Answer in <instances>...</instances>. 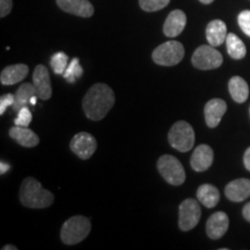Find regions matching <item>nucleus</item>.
<instances>
[{"label": "nucleus", "mask_w": 250, "mask_h": 250, "mask_svg": "<svg viewBox=\"0 0 250 250\" xmlns=\"http://www.w3.org/2000/svg\"><path fill=\"white\" fill-rule=\"evenodd\" d=\"M115 104V94L104 83H95L90 87L83 100L85 115L92 121H101L107 116Z\"/></svg>", "instance_id": "f257e3e1"}, {"label": "nucleus", "mask_w": 250, "mask_h": 250, "mask_svg": "<svg viewBox=\"0 0 250 250\" xmlns=\"http://www.w3.org/2000/svg\"><path fill=\"white\" fill-rule=\"evenodd\" d=\"M20 202L30 208H45L54 203V195L37 180L27 177L20 188Z\"/></svg>", "instance_id": "f03ea898"}, {"label": "nucleus", "mask_w": 250, "mask_h": 250, "mask_svg": "<svg viewBox=\"0 0 250 250\" xmlns=\"http://www.w3.org/2000/svg\"><path fill=\"white\" fill-rule=\"evenodd\" d=\"M90 221L83 215H74L66 220L61 230L62 241L65 245H77L85 240L90 232Z\"/></svg>", "instance_id": "7ed1b4c3"}, {"label": "nucleus", "mask_w": 250, "mask_h": 250, "mask_svg": "<svg viewBox=\"0 0 250 250\" xmlns=\"http://www.w3.org/2000/svg\"><path fill=\"white\" fill-rule=\"evenodd\" d=\"M170 146L179 152H189L195 144V131L184 121L176 122L168 133Z\"/></svg>", "instance_id": "20e7f679"}, {"label": "nucleus", "mask_w": 250, "mask_h": 250, "mask_svg": "<svg viewBox=\"0 0 250 250\" xmlns=\"http://www.w3.org/2000/svg\"><path fill=\"white\" fill-rule=\"evenodd\" d=\"M184 57V46L177 41H168L159 45L152 54L155 64L161 66H174Z\"/></svg>", "instance_id": "39448f33"}, {"label": "nucleus", "mask_w": 250, "mask_h": 250, "mask_svg": "<svg viewBox=\"0 0 250 250\" xmlns=\"http://www.w3.org/2000/svg\"><path fill=\"white\" fill-rule=\"evenodd\" d=\"M158 170L171 186H181L186 181V171L183 166L173 155H162L158 160Z\"/></svg>", "instance_id": "423d86ee"}, {"label": "nucleus", "mask_w": 250, "mask_h": 250, "mask_svg": "<svg viewBox=\"0 0 250 250\" xmlns=\"http://www.w3.org/2000/svg\"><path fill=\"white\" fill-rule=\"evenodd\" d=\"M191 62L193 66L198 70L208 71L221 66L224 58L223 55L217 49H214V46L201 45L193 52Z\"/></svg>", "instance_id": "0eeeda50"}, {"label": "nucleus", "mask_w": 250, "mask_h": 250, "mask_svg": "<svg viewBox=\"0 0 250 250\" xmlns=\"http://www.w3.org/2000/svg\"><path fill=\"white\" fill-rule=\"evenodd\" d=\"M201 206L196 199H186L181 203L179 208V227L183 232L191 230L201 220Z\"/></svg>", "instance_id": "6e6552de"}, {"label": "nucleus", "mask_w": 250, "mask_h": 250, "mask_svg": "<svg viewBox=\"0 0 250 250\" xmlns=\"http://www.w3.org/2000/svg\"><path fill=\"white\" fill-rule=\"evenodd\" d=\"M70 147L74 154L79 156L83 160H88L96 148H98V143L92 134L87 132H79L73 137L70 143Z\"/></svg>", "instance_id": "1a4fd4ad"}, {"label": "nucleus", "mask_w": 250, "mask_h": 250, "mask_svg": "<svg viewBox=\"0 0 250 250\" xmlns=\"http://www.w3.org/2000/svg\"><path fill=\"white\" fill-rule=\"evenodd\" d=\"M33 83L35 86L36 94L41 100H49L52 95L51 81L48 68L44 65H37L33 73Z\"/></svg>", "instance_id": "9d476101"}, {"label": "nucleus", "mask_w": 250, "mask_h": 250, "mask_svg": "<svg viewBox=\"0 0 250 250\" xmlns=\"http://www.w3.org/2000/svg\"><path fill=\"white\" fill-rule=\"evenodd\" d=\"M228 226H229V219L225 212H215L208 218L206 223V233L212 240H218L226 234Z\"/></svg>", "instance_id": "9b49d317"}, {"label": "nucleus", "mask_w": 250, "mask_h": 250, "mask_svg": "<svg viewBox=\"0 0 250 250\" xmlns=\"http://www.w3.org/2000/svg\"><path fill=\"white\" fill-rule=\"evenodd\" d=\"M227 110V104L221 99H212L205 104L204 115L206 125L211 129L217 127L221 122V118Z\"/></svg>", "instance_id": "f8f14e48"}, {"label": "nucleus", "mask_w": 250, "mask_h": 250, "mask_svg": "<svg viewBox=\"0 0 250 250\" xmlns=\"http://www.w3.org/2000/svg\"><path fill=\"white\" fill-rule=\"evenodd\" d=\"M213 149H212L208 145L197 146L195 151L192 153L191 160H190V165H191L192 169L195 171H205L212 166L213 162Z\"/></svg>", "instance_id": "ddd939ff"}, {"label": "nucleus", "mask_w": 250, "mask_h": 250, "mask_svg": "<svg viewBox=\"0 0 250 250\" xmlns=\"http://www.w3.org/2000/svg\"><path fill=\"white\" fill-rule=\"evenodd\" d=\"M58 7L66 13L81 18H90L94 14V7L88 0H56Z\"/></svg>", "instance_id": "4468645a"}, {"label": "nucleus", "mask_w": 250, "mask_h": 250, "mask_svg": "<svg viewBox=\"0 0 250 250\" xmlns=\"http://www.w3.org/2000/svg\"><path fill=\"white\" fill-rule=\"evenodd\" d=\"M187 24V15L181 9H175L170 12L167 19H166L164 24V33L167 37L179 36L181 33L184 30Z\"/></svg>", "instance_id": "2eb2a0df"}, {"label": "nucleus", "mask_w": 250, "mask_h": 250, "mask_svg": "<svg viewBox=\"0 0 250 250\" xmlns=\"http://www.w3.org/2000/svg\"><path fill=\"white\" fill-rule=\"evenodd\" d=\"M225 195L232 202H243L250 197V180L237 179L229 182L225 188Z\"/></svg>", "instance_id": "dca6fc26"}, {"label": "nucleus", "mask_w": 250, "mask_h": 250, "mask_svg": "<svg viewBox=\"0 0 250 250\" xmlns=\"http://www.w3.org/2000/svg\"><path fill=\"white\" fill-rule=\"evenodd\" d=\"M29 73V67L24 64H15L5 67L0 76V83L5 86L15 85L22 81Z\"/></svg>", "instance_id": "f3484780"}, {"label": "nucleus", "mask_w": 250, "mask_h": 250, "mask_svg": "<svg viewBox=\"0 0 250 250\" xmlns=\"http://www.w3.org/2000/svg\"><path fill=\"white\" fill-rule=\"evenodd\" d=\"M9 136L23 147H35L40 143L37 134L33 130L28 129V126H18V125H15L9 130Z\"/></svg>", "instance_id": "a211bd4d"}, {"label": "nucleus", "mask_w": 250, "mask_h": 250, "mask_svg": "<svg viewBox=\"0 0 250 250\" xmlns=\"http://www.w3.org/2000/svg\"><path fill=\"white\" fill-rule=\"evenodd\" d=\"M227 35V27L221 20L211 21L206 27V39H208V44L214 48L226 42Z\"/></svg>", "instance_id": "6ab92c4d"}, {"label": "nucleus", "mask_w": 250, "mask_h": 250, "mask_svg": "<svg viewBox=\"0 0 250 250\" xmlns=\"http://www.w3.org/2000/svg\"><path fill=\"white\" fill-rule=\"evenodd\" d=\"M197 199L208 208H212L220 201V193L212 184H203L197 190Z\"/></svg>", "instance_id": "aec40b11"}, {"label": "nucleus", "mask_w": 250, "mask_h": 250, "mask_svg": "<svg viewBox=\"0 0 250 250\" xmlns=\"http://www.w3.org/2000/svg\"><path fill=\"white\" fill-rule=\"evenodd\" d=\"M228 90L234 101L237 103H243L247 101L249 96L248 83L241 77H233L228 83Z\"/></svg>", "instance_id": "412c9836"}, {"label": "nucleus", "mask_w": 250, "mask_h": 250, "mask_svg": "<svg viewBox=\"0 0 250 250\" xmlns=\"http://www.w3.org/2000/svg\"><path fill=\"white\" fill-rule=\"evenodd\" d=\"M34 95H37L36 89L34 83H24L19 87V89L15 93V103L13 105L14 111H19L21 108L27 107L30 103V99Z\"/></svg>", "instance_id": "4be33fe9"}, {"label": "nucleus", "mask_w": 250, "mask_h": 250, "mask_svg": "<svg viewBox=\"0 0 250 250\" xmlns=\"http://www.w3.org/2000/svg\"><path fill=\"white\" fill-rule=\"evenodd\" d=\"M227 52L233 59H242L246 57L247 49L245 43L237 37L235 34L229 33L226 39Z\"/></svg>", "instance_id": "5701e85b"}, {"label": "nucleus", "mask_w": 250, "mask_h": 250, "mask_svg": "<svg viewBox=\"0 0 250 250\" xmlns=\"http://www.w3.org/2000/svg\"><path fill=\"white\" fill-rule=\"evenodd\" d=\"M83 73V67H81L79 59L73 58L70 62V64H68L66 70H65L62 77L66 79L67 83H74L78 79H79V78H81Z\"/></svg>", "instance_id": "b1692460"}, {"label": "nucleus", "mask_w": 250, "mask_h": 250, "mask_svg": "<svg viewBox=\"0 0 250 250\" xmlns=\"http://www.w3.org/2000/svg\"><path fill=\"white\" fill-rule=\"evenodd\" d=\"M50 64H51L52 70L56 74H61L62 76L64 74L65 70H66L68 66V57L66 54L64 52H56L55 55H52L51 61H50Z\"/></svg>", "instance_id": "393cba45"}, {"label": "nucleus", "mask_w": 250, "mask_h": 250, "mask_svg": "<svg viewBox=\"0 0 250 250\" xmlns=\"http://www.w3.org/2000/svg\"><path fill=\"white\" fill-rule=\"evenodd\" d=\"M170 0H139V5L145 12H156L165 8Z\"/></svg>", "instance_id": "a878e982"}, {"label": "nucleus", "mask_w": 250, "mask_h": 250, "mask_svg": "<svg viewBox=\"0 0 250 250\" xmlns=\"http://www.w3.org/2000/svg\"><path fill=\"white\" fill-rule=\"evenodd\" d=\"M31 120H33L31 111L27 107H24L18 111V116L15 118L14 124L18 125V126H28L30 124Z\"/></svg>", "instance_id": "bb28decb"}, {"label": "nucleus", "mask_w": 250, "mask_h": 250, "mask_svg": "<svg viewBox=\"0 0 250 250\" xmlns=\"http://www.w3.org/2000/svg\"><path fill=\"white\" fill-rule=\"evenodd\" d=\"M237 22L243 33L250 37V11H242L237 17Z\"/></svg>", "instance_id": "cd10ccee"}, {"label": "nucleus", "mask_w": 250, "mask_h": 250, "mask_svg": "<svg viewBox=\"0 0 250 250\" xmlns=\"http://www.w3.org/2000/svg\"><path fill=\"white\" fill-rule=\"evenodd\" d=\"M15 103V95L13 94H6L0 99V115H4L6 109L8 107L13 108Z\"/></svg>", "instance_id": "c85d7f7f"}, {"label": "nucleus", "mask_w": 250, "mask_h": 250, "mask_svg": "<svg viewBox=\"0 0 250 250\" xmlns=\"http://www.w3.org/2000/svg\"><path fill=\"white\" fill-rule=\"evenodd\" d=\"M12 7H13V1L12 0H0V17H7L11 13Z\"/></svg>", "instance_id": "c756f323"}, {"label": "nucleus", "mask_w": 250, "mask_h": 250, "mask_svg": "<svg viewBox=\"0 0 250 250\" xmlns=\"http://www.w3.org/2000/svg\"><path fill=\"white\" fill-rule=\"evenodd\" d=\"M243 164H245V167L247 170L250 171V147L247 148L245 152V156H243Z\"/></svg>", "instance_id": "7c9ffc66"}, {"label": "nucleus", "mask_w": 250, "mask_h": 250, "mask_svg": "<svg viewBox=\"0 0 250 250\" xmlns=\"http://www.w3.org/2000/svg\"><path fill=\"white\" fill-rule=\"evenodd\" d=\"M242 214H243V218L250 223V202L247 203V204L245 205V208H243V211H242Z\"/></svg>", "instance_id": "2f4dec72"}, {"label": "nucleus", "mask_w": 250, "mask_h": 250, "mask_svg": "<svg viewBox=\"0 0 250 250\" xmlns=\"http://www.w3.org/2000/svg\"><path fill=\"white\" fill-rule=\"evenodd\" d=\"M8 169H9V165L8 164H6V162H4V161L0 162V174L2 175V174L7 173Z\"/></svg>", "instance_id": "473e14b6"}, {"label": "nucleus", "mask_w": 250, "mask_h": 250, "mask_svg": "<svg viewBox=\"0 0 250 250\" xmlns=\"http://www.w3.org/2000/svg\"><path fill=\"white\" fill-rule=\"evenodd\" d=\"M2 250H17V247L12 246V245H8V246L2 247Z\"/></svg>", "instance_id": "72a5a7b5"}, {"label": "nucleus", "mask_w": 250, "mask_h": 250, "mask_svg": "<svg viewBox=\"0 0 250 250\" xmlns=\"http://www.w3.org/2000/svg\"><path fill=\"white\" fill-rule=\"evenodd\" d=\"M37 99H39V96H37V95H34L33 98L30 99V104L35 105V104H36V101H37Z\"/></svg>", "instance_id": "f704fd0d"}, {"label": "nucleus", "mask_w": 250, "mask_h": 250, "mask_svg": "<svg viewBox=\"0 0 250 250\" xmlns=\"http://www.w3.org/2000/svg\"><path fill=\"white\" fill-rule=\"evenodd\" d=\"M199 1L202 2V4H205V5H208L211 4V2H213L214 0H199Z\"/></svg>", "instance_id": "c9c22d12"}, {"label": "nucleus", "mask_w": 250, "mask_h": 250, "mask_svg": "<svg viewBox=\"0 0 250 250\" xmlns=\"http://www.w3.org/2000/svg\"><path fill=\"white\" fill-rule=\"evenodd\" d=\"M249 111H250V110H249Z\"/></svg>", "instance_id": "e433bc0d"}]
</instances>
